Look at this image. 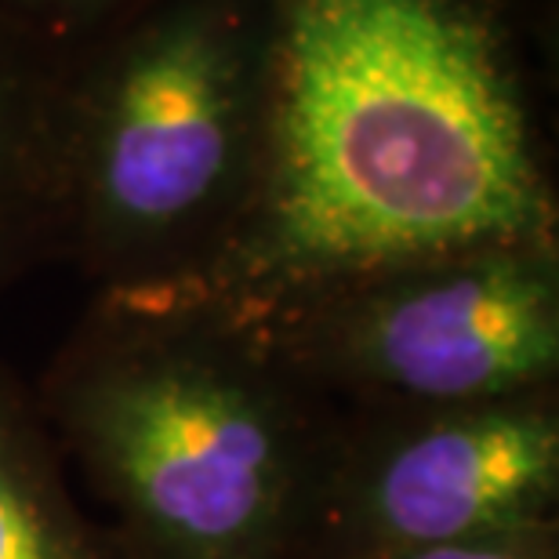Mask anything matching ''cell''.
Here are the masks:
<instances>
[{
  "label": "cell",
  "instance_id": "cell-6",
  "mask_svg": "<svg viewBox=\"0 0 559 559\" xmlns=\"http://www.w3.org/2000/svg\"><path fill=\"white\" fill-rule=\"evenodd\" d=\"M62 55L0 22V262H55V109Z\"/></svg>",
  "mask_w": 559,
  "mask_h": 559
},
{
  "label": "cell",
  "instance_id": "cell-2",
  "mask_svg": "<svg viewBox=\"0 0 559 559\" xmlns=\"http://www.w3.org/2000/svg\"><path fill=\"white\" fill-rule=\"evenodd\" d=\"M135 559H301L334 404L200 290L95 295L29 389Z\"/></svg>",
  "mask_w": 559,
  "mask_h": 559
},
{
  "label": "cell",
  "instance_id": "cell-1",
  "mask_svg": "<svg viewBox=\"0 0 559 559\" xmlns=\"http://www.w3.org/2000/svg\"><path fill=\"white\" fill-rule=\"evenodd\" d=\"M545 4L270 0L259 197L193 290L265 320L400 262L556 240Z\"/></svg>",
  "mask_w": 559,
  "mask_h": 559
},
{
  "label": "cell",
  "instance_id": "cell-7",
  "mask_svg": "<svg viewBox=\"0 0 559 559\" xmlns=\"http://www.w3.org/2000/svg\"><path fill=\"white\" fill-rule=\"evenodd\" d=\"M66 473L29 385L0 364V559H135Z\"/></svg>",
  "mask_w": 559,
  "mask_h": 559
},
{
  "label": "cell",
  "instance_id": "cell-4",
  "mask_svg": "<svg viewBox=\"0 0 559 559\" xmlns=\"http://www.w3.org/2000/svg\"><path fill=\"white\" fill-rule=\"evenodd\" d=\"M248 323L334 407L549 389L559 385V237L400 262Z\"/></svg>",
  "mask_w": 559,
  "mask_h": 559
},
{
  "label": "cell",
  "instance_id": "cell-5",
  "mask_svg": "<svg viewBox=\"0 0 559 559\" xmlns=\"http://www.w3.org/2000/svg\"><path fill=\"white\" fill-rule=\"evenodd\" d=\"M559 516V385L334 407L301 559H382Z\"/></svg>",
  "mask_w": 559,
  "mask_h": 559
},
{
  "label": "cell",
  "instance_id": "cell-8",
  "mask_svg": "<svg viewBox=\"0 0 559 559\" xmlns=\"http://www.w3.org/2000/svg\"><path fill=\"white\" fill-rule=\"evenodd\" d=\"M135 0H0V22L48 51L66 55Z\"/></svg>",
  "mask_w": 559,
  "mask_h": 559
},
{
  "label": "cell",
  "instance_id": "cell-9",
  "mask_svg": "<svg viewBox=\"0 0 559 559\" xmlns=\"http://www.w3.org/2000/svg\"><path fill=\"white\" fill-rule=\"evenodd\" d=\"M382 559H559V516L520 523V527L484 534V538L382 556Z\"/></svg>",
  "mask_w": 559,
  "mask_h": 559
},
{
  "label": "cell",
  "instance_id": "cell-3",
  "mask_svg": "<svg viewBox=\"0 0 559 559\" xmlns=\"http://www.w3.org/2000/svg\"><path fill=\"white\" fill-rule=\"evenodd\" d=\"M270 0H135L62 55L55 262L95 295L193 290L259 197Z\"/></svg>",
  "mask_w": 559,
  "mask_h": 559
},
{
  "label": "cell",
  "instance_id": "cell-10",
  "mask_svg": "<svg viewBox=\"0 0 559 559\" xmlns=\"http://www.w3.org/2000/svg\"><path fill=\"white\" fill-rule=\"evenodd\" d=\"M15 280H19V273L11 270V265H4V262H0V295H4V290H8L11 284H15Z\"/></svg>",
  "mask_w": 559,
  "mask_h": 559
}]
</instances>
